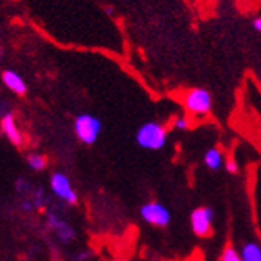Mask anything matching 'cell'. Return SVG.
I'll list each match as a JSON object with an SVG mask.
<instances>
[{
  "label": "cell",
  "mask_w": 261,
  "mask_h": 261,
  "mask_svg": "<svg viewBox=\"0 0 261 261\" xmlns=\"http://www.w3.org/2000/svg\"><path fill=\"white\" fill-rule=\"evenodd\" d=\"M135 140L143 149L159 151L167 144V130L159 122H146L136 132Z\"/></svg>",
  "instance_id": "cell-1"
},
{
  "label": "cell",
  "mask_w": 261,
  "mask_h": 261,
  "mask_svg": "<svg viewBox=\"0 0 261 261\" xmlns=\"http://www.w3.org/2000/svg\"><path fill=\"white\" fill-rule=\"evenodd\" d=\"M101 130H103V123L92 114H81L74 120V132L84 144H95Z\"/></svg>",
  "instance_id": "cell-2"
},
{
  "label": "cell",
  "mask_w": 261,
  "mask_h": 261,
  "mask_svg": "<svg viewBox=\"0 0 261 261\" xmlns=\"http://www.w3.org/2000/svg\"><path fill=\"white\" fill-rule=\"evenodd\" d=\"M183 105L192 116H207L212 111L213 99L208 90L205 88H192L186 92L183 98Z\"/></svg>",
  "instance_id": "cell-3"
},
{
  "label": "cell",
  "mask_w": 261,
  "mask_h": 261,
  "mask_svg": "<svg viewBox=\"0 0 261 261\" xmlns=\"http://www.w3.org/2000/svg\"><path fill=\"white\" fill-rule=\"evenodd\" d=\"M141 218L149 223L151 226H157V228H165V226L172 221V215H170L168 208L159 202H147L140 210Z\"/></svg>",
  "instance_id": "cell-4"
},
{
  "label": "cell",
  "mask_w": 261,
  "mask_h": 261,
  "mask_svg": "<svg viewBox=\"0 0 261 261\" xmlns=\"http://www.w3.org/2000/svg\"><path fill=\"white\" fill-rule=\"evenodd\" d=\"M191 228L197 237H210L213 232V210L208 207L196 208L191 213Z\"/></svg>",
  "instance_id": "cell-5"
},
{
  "label": "cell",
  "mask_w": 261,
  "mask_h": 261,
  "mask_svg": "<svg viewBox=\"0 0 261 261\" xmlns=\"http://www.w3.org/2000/svg\"><path fill=\"white\" fill-rule=\"evenodd\" d=\"M50 186L51 191L55 192L60 199H63L67 203H77V194L71 186V181L64 173L56 172L50 178Z\"/></svg>",
  "instance_id": "cell-6"
},
{
  "label": "cell",
  "mask_w": 261,
  "mask_h": 261,
  "mask_svg": "<svg viewBox=\"0 0 261 261\" xmlns=\"http://www.w3.org/2000/svg\"><path fill=\"white\" fill-rule=\"evenodd\" d=\"M0 130L4 132V135L7 136L11 144H15L16 147L22 146V135L18 130L13 114H5L2 119H0Z\"/></svg>",
  "instance_id": "cell-7"
},
{
  "label": "cell",
  "mask_w": 261,
  "mask_h": 261,
  "mask_svg": "<svg viewBox=\"0 0 261 261\" xmlns=\"http://www.w3.org/2000/svg\"><path fill=\"white\" fill-rule=\"evenodd\" d=\"M2 81L7 85V88L11 90V92L16 93V95H24L28 92L26 82L22 81V77L18 72H15V71H10V69L8 71H4Z\"/></svg>",
  "instance_id": "cell-8"
},
{
  "label": "cell",
  "mask_w": 261,
  "mask_h": 261,
  "mask_svg": "<svg viewBox=\"0 0 261 261\" xmlns=\"http://www.w3.org/2000/svg\"><path fill=\"white\" fill-rule=\"evenodd\" d=\"M48 223H50L51 228L58 232V236L61 237V241L69 242L74 237V231H72L71 226L67 223H64L63 220H60L58 217H55V215H48Z\"/></svg>",
  "instance_id": "cell-9"
},
{
  "label": "cell",
  "mask_w": 261,
  "mask_h": 261,
  "mask_svg": "<svg viewBox=\"0 0 261 261\" xmlns=\"http://www.w3.org/2000/svg\"><path fill=\"white\" fill-rule=\"evenodd\" d=\"M203 162H205L207 168L213 170V172H218L223 167V154L218 147H210V149L205 152V157H203Z\"/></svg>",
  "instance_id": "cell-10"
},
{
  "label": "cell",
  "mask_w": 261,
  "mask_h": 261,
  "mask_svg": "<svg viewBox=\"0 0 261 261\" xmlns=\"http://www.w3.org/2000/svg\"><path fill=\"white\" fill-rule=\"evenodd\" d=\"M241 255L244 261H261V248L255 242H247L242 247Z\"/></svg>",
  "instance_id": "cell-11"
},
{
  "label": "cell",
  "mask_w": 261,
  "mask_h": 261,
  "mask_svg": "<svg viewBox=\"0 0 261 261\" xmlns=\"http://www.w3.org/2000/svg\"><path fill=\"white\" fill-rule=\"evenodd\" d=\"M26 162H28V165H29L32 170H36V172L45 170V168H47V164H48L47 157L42 155V154H29V155L26 157Z\"/></svg>",
  "instance_id": "cell-12"
},
{
  "label": "cell",
  "mask_w": 261,
  "mask_h": 261,
  "mask_svg": "<svg viewBox=\"0 0 261 261\" xmlns=\"http://www.w3.org/2000/svg\"><path fill=\"white\" fill-rule=\"evenodd\" d=\"M220 261H244V259H242V255L237 252L234 247L228 245V247L224 248V252H223Z\"/></svg>",
  "instance_id": "cell-13"
},
{
  "label": "cell",
  "mask_w": 261,
  "mask_h": 261,
  "mask_svg": "<svg viewBox=\"0 0 261 261\" xmlns=\"http://www.w3.org/2000/svg\"><path fill=\"white\" fill-rule=\"evenodd\" d=\"M173 128L176 130H188L189 128V122L186 117H176L173 120Z\"/></svg>",
  "instance_id": "cell-14"
},
{
  "label": "cell",
  "mask_w": 261,
  "mask_h": 261,
  "mask_svg": "<svg viewBox=\"0 0 261 261\" xmlns=\"http://www.w3.org/2000/svg\"><path fill=\"white\" fill-rule=\"evenodd\" d=\"M224 168L228 170L229 173H237V172H239V165H237V162L234 161L232 157H229L228 161H226V164H224Z\"/></svg>",
  "instance_id": "cell-15"
},
{
  "label": "cell",
  "mask_w": 261,
  "mask_h": 261,
  "mask_svg": "<svg viewBox=\"0 0 261 261\" xmlns=\"http://www.w3.org/2000/svg\"><path fill=\"white\" fill-rule=\"evenodd\" d=\"M252 26L256 32H261V18H255L253 22H252Z\"/></svg>",
  "instance_id": "cell-16"
}]
</instances>
